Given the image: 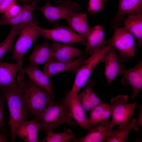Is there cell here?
<instances>
[{
	"instance_id": "e0dca14e",
	"label": "cell",
	"mask_w": 142,
	"mask_h": 142,
	"mask_svg": "<svg viewBox=\"0 0 142 142\" xmlns=\"http://www.w3.org/2000/svg\"><path fill=\"white\" fill-rule=\"evenodd\" d=\"M38 3L37 1L26 4L21 7V10L16 17L11 18H5L2 16L0 19V26L9 25L11 26L31 22L33 19V13L36 9V5Z\"/></svg>"
},
{
	"instance_id": "6da1fadb",
	"label": "cell",
	"mask_w": 142,
	"mask_h": 142,
	"mask_svg": "<svg viewBox=\"0 0 142 142\" xmlns=\"http://www.w3.org/2000/svg\"><path fill=\"white\" fill-rule=\"evenodd\" d=\"M25 73L24 71L19 72L16 84L0 88V92L4 96L8 109L9 119L7 124L10 129L11 142L17 136L19 126L27 120L28 113L22 94Z\"/></svg>"
},
{
	"instance_id": "44dd1931",
	"label": "cell",
	"mask_w": 142,
	"mask_h": 142,
	"mask_svg": "<svg viewBox=\"0 0 142 142\" xmlns=\"http://www.w3.org/2000/svg\"><path fill=\"white\" fill-rule=\"evenodd\" d=\"M39 130L38 121L36 119L27 120L19 126L16 130V135L26 142H40L38 136Z\"/></svg>"
},
{
	"instance_id": "7402d4cb",
	"label": "cell",
	"mask_w": 142,
	"mask_h": 142,
	"mask_svg": "<svg viewBox=\"0 0 142 142\" xmlns=\"http://www.w3.org/2000/svg\"><path fill=\"white\" fill-rule=\"evenodd\" d=\"M22 69L17 62H2L0 60V88L16 84L17 74Z\"/></svg>"
},
{
	"instance_id": "7c38bea8",
	"label": "cell",
	"mask_w": 142,
	"mask_h": 142,
	"mask_svg": "<svg viewBox=\"0 0 142 142\" xmlns=\"http://www.w3.org/2000/svg\"><path fill=\"white\" fill-rule=\"evenodd\" d=\"M87 58V56L82 55L77 59L69 61L50 62L45 64L43 72L49 77L67 70H70L76 73Z\"/></svg>"
},
{
	"instance_id": "f546056e",
	"label": "cell",
	"mask_w": 142,
	"mask_h": 142,
	"mask_svg": "<svg viewBox=\"0 0 142 142\" xmlns=\"http://www.w3.org/2000/svg\"><path fill=\"white\" fill-rule=\"evenodd\" d=\"M104 0H89L88 3L87 11L91 14H94L99 11L104 9Z\"/></svg>"
},
{
	"instance_id": "1f68e13d",
	"label": "cell",
	"mask_w": 142,
	"mask_h": 142,
	"mask_svg": "<svg viewBox=\"0 0 142 142\" xmlns=\"http://www.w3.org/2000/svg\"><path fill=\"white\" fill-rule=\"evenodd\" d=\"M21 7L16 3L11 6L2 16L7 18H11L17 16L19 13Z\"/></svg>"
},
{
	"instance_id": "4316f807",
	"label": "cell",
	"mask_w": 142,
	"mask_h": 142,
	"mask_svg": "<svg viewBox=\"0 0 142 142\" xmlns=\"http://www.w3.org/2000/svg\"><path fill=\"white\" fill-rule=\"evenodd\" d=\"M124 27L130 32L136 38L137 47L142 46V14L130 15L124 18Z\"/></svg>"
},
{
	"instance_id": "8fae6325",
	"label": "cell",
	"mask_w": 142,
	"mask_h": 142,
	"mask_svg": "<svg viewBox=\"0 0 142 142\" xmlns=\"http://www.w3.org/2000/svg\"><path fill=\"white\" fill-rule=\"evenodd\" d=\"M142 0H119L118 11L111 24L112 29L119 28L124 20V16L142 14Z\"/></svg>"
},
{
	"instance_id": "277c9868",
	"label": "cell",
	"mask_w": 142,
	"mask_h": 142,
	"mask_svg": "<svg viewBox=\"0 0 142 142\" xmlns=\"http://www.w3.org/2000/svg\"><path fill=\"white\" fill-rule=\"evenodd\" d=\"M107 43L116 51L119 62H129L135 57L134 37L124 27L115 29L113 36Z\"/></svg>"
},
{
	"instance_id": "d6a6232c",
	"label": "cell",
	"mask_w": 142,
	"mask_h": 142,
	"mask_svg": "<svg viewBox=\"0 0 142 142\" xmlns=\"http://www.w3.org/2000/svg\"><path fill=\"white\" fill-rule=\"evenodd\" d=\"M140 108V112L139 114L138 117L136 119V123L137 125H139L141 126H142V106L140 105L139 106Z\"/></svg>"
},
{
	"instance_id": "ffe728a7",
	"label": "cell",
	"mask_w": 142,
	"mask_h": 142,
	"mask_svg": "<svg viewBox=\"0 0 142 142\" xmlns=\"http://www.w3.org/2000/svg\"><path fill=\"white\" fill-rule=\"evenodd\" d=\"M52 48L54 60L57 62L70 61L81 56L82 52L74 47L52 41L51 45Z\"/></svg>"
},
{
	"instance_id": "cb8c5ba5",
	"label": "cell",
	"mask_w": 142,
	"mask_h": 142,
	"mask_svg": "<svg viewBox=\"0 0 142 142\" xmlns=\"http://www.w3.org/2000/svg\"><path fill=\"white\" fill-rule=\"evenodd\" d=\"M69 27L83 39L87 41V37L90 30L85 13H74L71 14L66 20Z\"/></svg>"
},
{
	"instance_id": "52a82bcc",
	"label": "cell",
	"mask_w": 142,
	"mask_h": 142,
	"mask_svg": "<svg viewBox=\"0 0 142 142\" xmlns=\"http://www.w3.org/2000/svg\"><path fill=\"white\" fill-rule=\"evenodd\" d=\"M110 46L109 44L99 49L82 63L76 73L74 84L70 92L77 93L85 85L92 71Z\"/></svg>"
},
{
	"instance_id": "836d02e7",
	"label": "cell",
	"mask_w": 142,
	"mask_h": 142,
	"mask_svg": "<svg viewBox=\"0 0 142 142\" xmlns=\"http://www.w3.org/2000/svg\"><path fill=\"white\" fill-rule=\"evenodd\" d=\"M10 141L8 140L6 135L3 133H0V142H9Z\"/></svg>"
},
{
	"instance_id": "4dcf8cb0",
	"label": "cell",
	"mask_w": 142,
	"mask_h": 142,
	"mask_svg": "<svg viewBox=\"0 0 142 142\" xmlns=\"http://www.w3.org/2000/svg\"><path fill=\"white\" fill-rule=\"evenodd\" d=\"M5 100L3 95L0 92V131L5 133L6 130L4 124V104Z\"/></svg>"
},
{
	"instance_id": "484cf974",
	"label": "cell",
	"mask_w": 142,
	"mask_h": 142,
	"mask_svg": "<svg viewBox=\"0 0 142 142\" xmlns=\"http://www.w3.org/2000/svg\"><path fill=\"white\" fill-rule=\"evenodd\" d=\"M90 111V116L87 121L88 130L99 123L108 118L111 114L109 104L104 102L94 107Z\"/></svg>"
},
{
	"instance_id": "30bf717a",
	"label": "cell",
	"mask_w": 142,
	"mask_h": 142,
	"mask_svg": "<svg viewBox=\"0 0 142 142\" xmlns=\"http://www.w3.org/2000/svg\"><path fill=\"white\" fill-rule=\"evenodd\" d=\"M118 74L123 75L120 80L124 86L130 85L133 89L131 100L135 99L142 89V61L134 67L126 69L123 64H119Z\"/></svg>"
},
{
	"instance_id": "83f0119b",
	"label": "cell",
	"mask_w": 142,
	"mask_h": 142,
	"mask_svg": "<svg viewBox=\"0 0 142 142\" xmlns=\"http://www.w3.org/2000/svg\"><path fill=\"white\" fill-rule=\"evenodd\" d=\"M28 23L21 24L12 26L8 36L0 43V60L6 53L11 52L12 51V45L14 38L19 34L23 27Z\"/></svg>"
},
{
	"instance_id": "d590c367",
	"label": "cell",
	"mask_w": 142,
	"mask_h": 142,
	"mask_svg": "<svg viewBox=\"0 0 142 142\" xmlns=\"http://www.w3.org/2000/svg\"><path fill=\"white\" fill-rule=\"evenodd\" d=\"M108 1V0H104V2H105L107 1Z\"/></svg>"
},
{
	"instance_id": "9a60e30c",
	"label": "cell",
	"mask_w": 142,
	"mask_h": 142,
	"mask_svg": "<svg viewBox=\"0 0 142 142\" xmlns=\"http://www.w3.org/2000/svg\"><path fill=\"white\" fill-rule=\"evenodd\" d=\"M27 59L30 62L29 67L37 66L55 61L52 48L47 39H45L42 44H36Z\"/></svg>"
},
{
	"instance_id": "7a4b0ae2",
	"label": "cell",
	"mask_w": 142,
	"mask_h": 142,
	"mask_svg": "<svg viewBox=\"0 0 142 142\" xmlns=\"http://www.w3.org/2000/svg\"><path fill=\"white\" fill-rule=\"evenodd\" d=\"M35 119L39 121V130L47 134L53 132L57 127L61 125H78L70 116L64 99L57 102L51 100Z\"/></svg>"
},
{
	"instance_id": "ba28073f",
	"label": "cell",
	"mask_w": 142,
	"mask_h": 142,
	"mask_svg": "<svg viewBox=\"0 0 142 142\" xmlns=\"http://www.w3.org/2000/svg\"><path fill=\"white\" fill-rule=\"evenodd\" d=\"M57 7L53 6L48 2L43 7H36L43 14L50 23L60 20H66L72 14L78 13L81 9L76 2L69 0H59L56 1Z\"/></svg>"
},
{
	"instance_id": "3957f363",
	"label": "cell",
	"mask_w": 142,
	"mask_h": 142,
	"mask_svg": "<svg viewBox=\"0 0 142 142\" xmlns=\"http://www.w3.org/2000/svg\"><path fill=\"white\" fill-rule=\"evenodd\" d=\"M22 94L28 114L34 116L35 119L47 106L52 98L48 92L30 80L24 81Z\"/></svg>"
},
{
	"instance_id": "e575fe53",
	"label": "cell",
	"mask_w": 142,
	"mask_h": 142,
	"mask_svg": "<svg viewBox=\"0 0 142 142\" xmlns=\"http://www.w3.org/2000/svg\"><path fill=\"white\" fill-rule=\"evenodd\" d=\"M4 0H0V5Z\"/></svg>"
},
{
	"instance_id": "2e32d148",
	"label": "cell",
	"mask_w": 142,
	"mask_h": 142,
	"mask_svg": "<svg viewBox=\"0 0 142 142\" xmlns=\"http://www.w3.org/2000/svg\"><path fill=\"white\" fill-rule=\"evenodd\" d=\"M110 45L109 49L100 60L102 62L105 63V74L108 85L111 83L119 74V69L117 53L115 49Z\"/></svg>"
},
{
	"instance_id": "d4e9b609",
	"label": "cell",
	"mask_w": 142,
	"mask_h": 142,
	"mask_svg": "<svg viewBox=\"0 0 142 142\" xmlns=\"http://www.w3.org/2000/svg\"><path fill=\"white\" fill-rule=\"evenodd\" d=\"M132 130H138L136 119H132L128 124L125 126L119 125L116 130L110 129L108 136L105 141L106 142H126L130 131Z\"/></svg>"
},
{
	"instance_id": "9c48e42d",
	"label": "cell",
	"mask_w": 142,
	"mask_h": 142,
	"mask_svg": "<svg viewBox=\"0 0 142 142\" xmlns=\"http://www.w3.org/2000/svg\"><path fill=\"white\" fill-rule=\"evenodd\" d=\"M37 27L45 39L66 44L78 42L85 45L87 42L69 27L57 26L52 29H43L38 26Z\"/></svg>"
},
{
	"instance_id": "d6986e66",
	"label": "cell",
	"mask_w": 142,
	"mask_h": 142,
	"mask_svg": "<svg viewBox=\"0 0 142 142\" xmlns=\"http://www.w3.org/2000/svg\"><path fill=\"white\" fill-rule=\"evenodd\" d=\"M95 83L94 79L88 80L85 88L77 94L78 99L85 111H90L94 107L103 103L93 90V87Z\"/></svg>"
},
{
	"instance_id": "8992f818",
	"label": "cell",
	"mask_w": 142,
	"mask_h": 142,
	"mask_svg": "<svg viewBox=\"0 0 142 142\" xmlns=\"http://www.w3.org/2000/svg\"><path fill=\"white\" fill-rule=\"evenodd\" d=\"M127 95H120L114 97L109 104L111 111V120L116 125H127L134 115L135 109L139 106L135 101L128 103Z\"/></svg>"
},
{
	"instance_id": "5bb4252c",
	"label": "cell",
	"mask_w": 142,
	"mask_h": 142,
	"mask_svg": "<svg viewBox=\"0 0 142 142\" xmlns=\"http://www.w3.org/2000/svg\"><path fill=\"white\" fill-rule=\"evenodd\" d=\"M116 125L113 122L108 118L101 122L99 125L90 128L85 136L79 139L75 138L70 142H102L108 136L110 129Z\"/></svg>"
},
{
	"instance_id": "603a6c76",
	"label": "cell",
	"mask_w": 142,
	"mask_h": 142,
	"mask_svg": "<svg viewBox=\"0 0 142 142\" xmlns=\"http://www.w3.org/2000/svg\"><path fill=\"white\" fill-rule=\"evenodd\" d=\"M30 80L34 84L45 90L52 96L54 94L49 77L41 71L37 66L28 67L24 69Z\"/></svg>"
},
{
	"instance_id": "8d00e7d4",
	"label": "cell",
	"mask_w": 142,
	"mask_h": 142,
	"mask_svg": "<svg viewBox=\"0 0 142 142\" xmlns=\"http://www.w3.org/2000/svg\"></svg>"
},
{
	"instance_id": "4fadbf2b",
	"label": "cell",
	"mask_w": 142,
	"mask_h": 142,
	"mask_svg": "<svg viewBox=\"0 0 142 142\" xmlns=\"http://www.w3.org/2000/svg\"><path fill=\"white\" fill-rule=\"evenodd\" d=\"M64 100L72 118L82 128L88 130V119L78 99L77 93L70 92Z\"/></svg>"
},
{
	"instance_id": "ac0fdd59",
	"label": "cell",
	"mask_w": 142,
	"mask_h": 142,
	"mask_svg": "<svg viewBox=\"0 0 142 142\" xmlns=\"http://www.w3.org/2000/svg\"><path fill=\"white\" fill-rule=\"evenodd\" d=\"M107 41L104 38L103 27L99 25L91 28L87 37L85 50L90 55L100 48L106 45Z\"/></svg>"
},
{
	"instance_id": "5b68a950",
	"label": "cell",
	"mask_w": 142,
	"mask_h": 142,
	"mask_svg": "<svg viewBox=\"0 0 142 142\" xmlns=\"http://www.w3.org/2000/svg\"><path fill=\"white\" fill-rule=\"evenodd\" d=\"M38 22L33 20L22 28L14 45L13 52L8 59L16 61L22 67L23 57L40 33L37 28Z\"/></svg>"
},
{
	"instance_id": "f1b7e54d",
	"label": "cell",
	"mask_w": 142,
	"mask_h": 142,
	"mask_svg": "<svg viewBox=\"0 0 142 142\" xmlns=\"http://www.w3.org/2000/svg\"><path fill=\"white\" fill-rule=\"evenodd\" d=\"M70 129H66L63 133H52L47 134L43 142H68L75 139Z\"/></svg>"
}]
</instances>
